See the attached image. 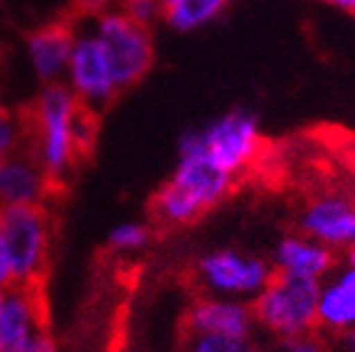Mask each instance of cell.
<instances>
[{
	"label": "cell",
	"mask_w": 355,
	"mask_h": 352,
	"mask_svg": "<svg viewBox=\"0 0 355 352\" xmlns=\"http://www.w3.org/2000/svg\"><path fill=\"white\" fill-rule=\"evenodd\" d=\"M50 328L44 286H10L3 291L0 352H17L37 331Z\"/></svg>",
	"instance_id": "9"
},
{
	"label": "cell",
	"mask_w": 355,
	"mask_h": 352,
	"mask_svg": "<svg viewBox=\"0 0 355 352\" xmlns=\"http://www.w3.org/2000/svg\"><path fill=\"white\" fill-rule=\"evenodd\" d=\"M180 325H183V335L222 337H250L257 328L250 303L222 296L193 298Z\"/></svg>",
	"instance_id": "10"
},
{
	"label": "cell",
	"mask_w": 355,
	"mask_h": 352,
	"mask_svg": "<svg viewBox=\"0 0 355 352\" xmlns=\"http://www.w3.org/2000/svg\"><path fill=\"white\" fill-rule=\"evenodd\" d=\"M106 8H123L128 3V0H104Z\"/></svg>",
	"instance_id": "25"
},
{
	"label": "cell",
	"mask_w": 355,
	"mask_h": 352,
	"mask_svg": "<svg viewBox=\"0 0 355 352\" xmlns=\"http://www.w3.org/2000/svg\"><path fill=\"white\" fill-rule=\"evenodd\" d=\"M121 10H126V15H131L133 20L146 25V28H150L155 20L163 17V8L158 6V0H128Z\"/></svg>",
	"instance_id": "21"
},
{
	"label": "cell",
	"mask_w": 355,
	"mask_h": 352,
	"mask_svg": "<svg viewBox=\"0 0 355 352\" xmlns=\"http://www.w3.org/2000/svg\"><path fill=\"white\" fill-rule=\"evenodd\" d=\"M272 264L259 256L232 252V249H220V252L205 254L195 264V281L200 288L210 296L222 298H242L252 296L264 288V283L272 276Z\"/></svg>",
	"instance_id": "6"
},
{
	"label": "cell",
	"mask_w": 355,
	"mask_h": 352,
	"mask_svg": "<svg viewBox=\"0 0 355 352\" xmlns=\"http://www.w3.org/2000/svg\"><path fill=\"white\" fill-rule=\"evenodd\" d=\"M348 266H353L355 269V247L348 249Z\"/></svg>",
	"instance_id": "27"
},
{
	"label": "cell",
	"mask_w": 355,
	"mask_h": 352,
	"mask_svg": "<svg viewBox=\"0 0 355 352\" xmlns=\"http://www.w3.org/2000/svg\"><path fill=\"white\" fill-rule=\"evenodd\" d=\"M15 286V276H12V264H10V254H8V244L3 231H0V291Z\"/></svg>",
	"instance_id": "23"
},
{
	"label": "cell",
	"mask_w": 355,
	"mask_h": 352,
	"mask_svg": "<svg viewBox=\"0 0 355 352\" xmlns=\"http://www.w3.org/2000/svg\"><path fill=\"white\" fill-rule=\"evenodd\" d=\"M57 195L60 190L44 175L28 146L0 160V207L47 204Z\"/></svg>",
	"instance_id": "11"
},
{
	"label": "cell",
	"mask_w": 355,
	"mask_h": 352,
	"mask_svg": "<svg viewBox=\"0 0 355 352\" xmlns=\"http://www.w3.org/2000/svg\"><path fill=\"white\" fill-rule=\"evenodd\" d=\"M318 331L328 335L355 333V269H333L318 288Z\"/></svg>",
	"instance_id": "13"
},
{
	"label": "cell",
	"mask_w": 355,
	"mask_h": 352,
	"mask_svg": "<svg viewBox=\"0 0 355 352\" xmlns=\"http://www.w3.org/2000/svg\"><path fill=\"white\" fill-rule=\"evenodd\" d=\"M150 242V227L139 222H123L114 227L109 234V247L114 252H139Z\"/></svg>",
	"instance_id": "19"
},
{
	"label": "cell",
	"mask_w": 355,
	"mask_h": 352,
	"mask_svg": "<svg viewBox=\"0 0 355 352\" xmlns=\"http://www.w3.org/2000/svg\"><path fill=\"white\" fill-rule=\"evenodd\" d=\"M79 101L67 89V84H44L42 94L33 109L22 116L25 141L30 153L40 163L44 175L57 190H64V180L79 163L77 141H74V116Z\"/></svg>",
	"instance_id": "1"
},
{
	"label": "cell",
	"mask_w": 355,
	"mask_h": 352,
	"mask_svg": "<svg viewBox=\"0 0 355 352\" xmlns=\"http://www.w3.org/2000/svg\"><path fill=\"white\" fill-rule=\"evenodd\" d=\"M183 352H264L254 335L222 337V335H183Z\"/></svg>",
	"instance_id": "17"
},
{
	"label": "cell",
	"mask_w": 355,
	"mask_h": 352,
	"mask_svg": "<svg viewBox=\"0 0 355 352\" xmlns=\"http://www.w3.org/2000/svg\"><path fill=\"white\" fill-rule=\"evenodd\" d=\"M198 138L202 153L232 177L252 170L264 153L259 118L247 109L225 114L215 123L198 131Z\"/></svg>",
	"instance_id": "5"
},
{
	"label": "cell",
	"mask_w": 355,
	"mask_h": 352,
	"mask_svg": "<svg viewBox=\"0 0 355 352\" xmlns=\"http://www.w3.org/2000/svg\"><path fill=\"white\" fill-rule=\"evenodd\" d=\"M338 264L336 249L326 247V244L309 239L304 234H288L274 249V271H284V274L304 276V279L323 281Z\"/></svg>",
	"instance_id": "14"
},
{
	"label": "cell",
	"mask_w": 355,
	"mask_h": 352,
	"mask_svg": "<svg viewBox=\"0 0 355 352\" xmlns=\"http://www.w3.org/2000/svg\"><path fill=\"white\" fill-rule=\"evenodd\" d=\"M318 288L321 281L272 271L264 288L250 303L254 323L274 337L316 331Z\"/></svg>",
	"instance_id": "3"
},
{
	"label": "cell",
	"mask_w": 355,
	"mask_h": 352,
	"mask_svg": "<svg viewBox=\"0 0 355 352\" xmlns=\"http://www.w3.org/2000/svg\"><path fill=\"white\" fill-rule=\"evenodd\" d=\"M25 121L22 116H15L12 111L0 106V160H6L15 150L25 148Z\"/></svg>",
	"instance_id": "18"
},
{
	"label": "cell",
	"mask_w": 355,
	"mask_h": 352,
	"mask_svg": "<svg viewBox=\"0 0 355 352\" xmlns=\"http://www.w3.org/2000/svg\"><path fill=\"white\" fill-rule=\"evenodd\" d=\"M353 247H355V237H353Z\"/></svg>",
	"instance_id": "28"
},
{
	"label": "cell",
	"mask_w": 355,
	"mask_h": 352,
	"mask_svg": "<svg viewBox=\"0 0 355 352\" xmlns=\"http://www.w3.org/2000/svg\"><path fill=\"white\" fill-rule=\"evenodd\" d=\"M74 28L72 22H50L42 25L28 37V55L33 62V69L44 84L60 82L64 77L69 52L74 44Z\"/></svg>",
	"instance_id": "15"
},
{
	"label": "cell",
	"mask_w": 355,
	"mask_h": 352,
	"mask_svg": "<svg viewBox=\"0 0 355 352\" xmlns=\"http://www.w3.org/2000/svg\"><path fill=\"white\" fill-rule=\"evenodd\" d=\"M17 352H57V340H55V335H52L50 328H44V331L35 333V335L30 337Z\"/></svg>",
	"instance_id": "22"
},
{
	"label": "cell",
	"mask_w": 355,
	"mask_h": 352,
	"mask_svg": "<svg viewBox=\"0 0 355 352\" xmlns=\"http://www.w3.org/2000/svg\"><path fill=\"white\" fill-rule=\"evenodd\" d=\"M67 89L74 94L79 104L94 109L96 114L104 111L119 94L114 77H111L109 62L101 50L99 39L92 35V30H77L74 44L67 62Z\"/></svg>",
	"instance_id": "8"
},
{
	"label": "cell",
	"mask_w": 355,
	"mask_h": 352,
	"mask_svg": "<svg viewBox=\"0 0 355 352\" xmlns=\"http://www.w3.org/2000/svg\"><path fill=\"white\" fill-rule=\"evenodd\" d=\"M353 15H355V12H353Z\"/></svg>",
	"instance_id": "29"
},
{
	"label": "cell",
	"mask_w": 355,
	"mask_h": 352,
	"mask_svg": "<svg viewBox=\"0 0 355 352\" xmlns=\"http://www.w3.org/2000/svg\"><path fill=\"white\" fill-rule=\"evenodd\" d=\"M92 35L99 39L119 91L139 84L153 67V35L121 8H106L92 15Z\"/></svg>",
	"instance_id": "4"
},
{
	"label": "cell",
	"mask_w": 355,
	"mask_h": 352,
	"mask_svg": "<svg viewBox=\"0 0 355 352\" xmlns=\"http://www.w3.org/2000/svg\"><path fill=\"white\" fill-rule=\"evenodd\" d=\"M227 6L230 0H178L175 6L163 12V17L178 33H190L220 17Z\"/></svg>",
	"instance_id": "16"
},
{
	"label": "cell",
	"mask_w": 355,
	"mask_h": 352,
	"mask_svg": "<svg viewBox=\"0 0 355 352\" xmlns=\"http://www.w3.org/2000/svg\"><path fill=\"white\" fill-rule=\"evenodd\" d=\"M277 352H328V345H326V337L316 328V331L301 333V335L279 337Z\"/></svg>",
	"instance_id": "20"
},
{
	"label": "cell",
	"mask_w": 355,
	"mask_h": 352,
	"mask_svg": "<svg viewBox=\"0 0 355 352\" xmlns=\"http://www.w3.org/2000/svg\"><path fill=\"white\" fill-rule=\"evenodd\" d=\"M299 229L304 237L316 239L331 249L353 247L355 237V204L343 197L311 200L299 215Z\"/></svg>",
	"instance_id": "12"
},
{
	"label": "cell",
	"mask_w": 355,
	"mask_h": 352,
	"mask_svg": "<svg viewBox=\"0 0 355 352\" xmlns=\"http://www.w3.org/2000/svg\"><path fill=\"white\" fill-rule=\"evenodd\" d=\"M175 3H178V0H158V6L163 8V12H166L168 8H173V6H175Z\"/></svg>",
	"instance_id": "26"
},
{
	"label": "cell",
	"mask_w": 355,
	"mask_h": 352,
	"mask_svg": "<svg viewBox=\"0 0 355 352\" xmlns=\"http://www.w3.org/2000/svg\"><path fill=\"white\" fill-rule=\"evenodd\" d=\"M321 3L338 8V10H345V12H355V0H321Z\"/></svg>",
	"instance_id": "24"
},
{
	"label": "cell",
	"mask_w": 355,
	"mask_h": 352,
	"mask_svg": "<svg viewBox=\"0 0 355 352\" xmlns=\"http://www.w3.org/2000/svg\"><path fill=\"white\" fill-rule=\"evenodd\" d=\"M168 182L180 190V195L188 197L202 215L227 200L237 187V177L225 173L202 153L198 131L180 138V160Z\"/></svg>",
	"instance_id": "7"
},
{
	"label": "cell",
	"mask_w": 355,
	"mask_h": 352,
	"mask_svg": "<svg viewBox=\"0 0 355 352\" xmlns=\"http://www.w3.org/2000/svg\"><path fill=\"white\" fill-rule=\"evenodd\" d=\"M0 231L10 254L15 286H44L52 261L55 217L47 204L0 207Z\"/></svg>",
	"instance_id": "2"
}]
</instances>
